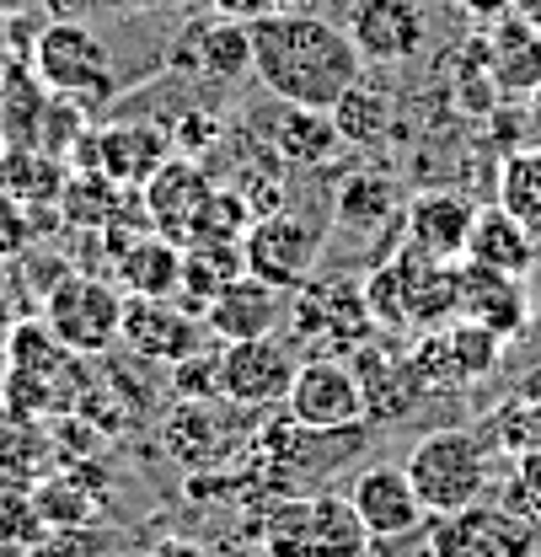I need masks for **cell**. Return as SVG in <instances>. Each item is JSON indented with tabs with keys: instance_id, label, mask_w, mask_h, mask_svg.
<instances>
[{
	"instance_id": "cell-37",
	"label": "cell",
	"mask_w": 541,
	"mask_h": 557,
	"mask_svg": "<svg viewBox=\"0 0 541 557\" xmlns=\"http://www.w3.org/2000/svg\"><path fill=\"white\" fill-rule=\"evenodd\" d=\"M526 108H520V124H526V145H541V86L531 97H520Z\"/></svg>"
},
{
	"instance_id": "cell-5",
	"label": "cell",
	"mask_w": 541,
	"mask_h": 557,
	"mask_svg": "<svg viewBox=\"0 0 541 557\" xmlns=\"http://www.w3.org/2000/svg\"><path fill=\"white\" fill-rule=\"evenodd\" d=\"M44 327L81 359L108 354L124 333V289L91 274H65L44 295Z\"/></svg>"
},
{
	"instance_id": "cell-3",
	"label": "cell",
	"mask_w": 541,
	"mask_h": 557,
	"mask_svg": "<svg viewBox=\"0 0 541 557\" xmlns=\"http://www.w3.org/2000/svg\"><path fill=\"white\" fill-rule=\"evenodd\" d=\"M27 65L33 81L49 91V97H65L81 108H97L108 102L119 86L113 75V54L108 44L81 22V16H49L38 33H33V49H27Z\"/></svg>"
},
{
	"instance_id": "cell-11",
	"label": "cell",
	"mask_w": 541,
	"mask_h": 557,
	"mask_svg": "<svg viewBox=\"0 0 541 557\" xmlns=\"http://www.w3.org/2000/svg\"><path fill=\"white\" fill-rule=\"evenodd\" d=\"M119 344L150 364H183L204 348V317L183 311L161 295H124V333Z\"/></svg>"
},
{
	"instance_id": "cell-26",
	"label": "cell",
	"mask_w": 541,
	"mask_h": 557,
	"mask_svg": "<svg viewBox=\"0 0 541 557\" xmlns=\"http://www.w3.org/2000/svg\"><path fill=\"white\" fill-rule=\"evenodd\" d=\"M499 209H509L541 242V145H515L499 161Z\"/></svg>"
},
{
	"instance_id": "cell-35",
	"label": "cell",
	"mask_w": 541,
	"mask_h": 557,
	"mask_svg": "<svg viewBox=\"0 0 541 557\" xmlns=\"http://www.w3.org/2000/svg\"><path fill=\"white\" fill-rule=\"evenodd\" d=\"M456 5L472 16L477 27H493L499 16H509V11H515V0H456Z\"/></svg>"
},
{
	"instance_id": "cell-16",
	"label": "cell",
	"mask_w": 541,
	"mask_h": 557,
	"mask_svg": "<svg viewBox=\"0 0 541 557\" xmlns=\"http://www.w3.org/2000/svg\"><path fill=\"white\" fill-rule=\"evenodd\" d=\"M269 150L295 166V172H322L333 166L343 150L339 124L328 108H300V102H279L273 97V113H269Z\"/></svg>"
},
{
	"instance_id": "cell-33",
	"label": "cell",
	"mask_w": 541,
	"mask_h": 557,
	"mask_svg": "<svg viewBox=\"0 0 541 557\" xmlns=\"http://www.w3.org/2000/svg\"><path fill=\"white\" fill-rule=\"evenodd\" d=\"M22 209L27 205H16V199L0 194V258H16V252L27 247V236H33L27 220H22Z\"/></svg>"
},
{
	"instance_id": "cell-39",
	"label": "cell",
	"mask_w": 541,
	"mask_h": 557,
	"mask_svg": "<svg viewBox=\"0 0 541 557\" xmlns=\"http://www.w3.org/2000/svg\"><path fill=\"white\" fill-rule=\"evenodd\" d=\"M515 11H520V16H531V22L541 27V0H515Z\"/></svg>"
},
{
	"instance_id": "cell-4",
	"label": "cell",
	"mask_w": 541,
	"mask_h": 557,
	"mask_svg": "<svg viewBox=\"0 0 541 557\" xmlns=\"http://www.w3.org/2000/svg\"><path fill=\"white\" fill-rule=\"evenodd\" d=\"M504 348L509 344L493 338L488 327H477V322H467V317H456V322H445V327L418 333V344L407 348V364H413L423 397H429V392L451 397V392L482 386V381L499 370Z\"/></svg>"
},
{
	"instance_id": "cell-10",
	"label": "cell",
	"mask_w": 541,
	"mask_h": 557,
	"mask_svg": "<svg viewBox=\"0 0 541 557\" xmlns=\"http://www.w3.org/2000/svg\"><path fill=\"white\" fill-rule=\"evenodd\" d=\"M343 33L365 65H407L429 49V11L423 0H354Z\"/></svg>"
},
{
	"instance_id": "cell-32",
	"label": "cell",
	"mask_w": 541,
	"mask_h": 557,
	"mask_svg": "<svg viewBox=\"0 0 541 557\" xmlns=\"http://www.w3.org/2000/svg\"><path fill=\"white\" fill-rule=\"evenodd\" d=\"M27 557H108V536H97L91 525H70V531H44V542Z\"/></svg>"
},
{
	"instance_id": "cell-28",
	"label": "cell",
	"mask_w": 541,
	"mask_h": 557,
	"mask_svg": "<svg viewBox=\"0 0 541 557\" xmlns=\"http://www.w3.org/2000/svg\"><path fill=\"white\" fill-rule=\"evenodd\" d=\"M477 434L488 440V450H504L509 461L541 456V392L537 397H515L509 408H499V413L488 418Z\"/></svg>"
},
{
	"instance_id": "cell-36",
	"label": "cell",
	"mask_w": 541,
	"mask_h": 557,
	"mask_svg": "<svg viewBox=\"0 0 541 557\" xmlns=\"http://www.w3.org/2000/svg\"><path fill=\"white\" fill-rule=\"evenodd\" d=\"M11 295H16V278L0 274V344H5L11 327H16V300H11Z\"/></svg>"
},
{
	"instance_id": "cell-21",
	"label": "cell",
	"mask_w": 541,
	"mask_h": 557,
	"mask_svg": "<svg viewBox=\"0 0 541 557\" xmlns=\"http://www.w3.org/2000/svg\"><path fill=\"white\" fill-rule=\"evenodd\" d=\"M183 65H194L209 81H247L253 75V27L231 16L194 22L183 38Z\"/></svg>"
},
{
	"instance_id": "cell-12",
	"label": "cell",
	"mask_w": 541,
	"mask_h": 557,
	"mask_svg": "<svg viewBox=\"0 0 541 557\" xmlns=\"http://www.w3.org/2000/svg\"><path fill=\"white\" fill-rule=\"evenodd\" d=\"M348 504L359 509V520H365V531L376 536V542H403L413 531H423V504H418V487L407 478V467L397 461H376V467H365L354 487H348Z\"/></svg>"
},
{
	"instance_id": "cell-20",
	"label": "cell",
	"mask_w": 541,
	"mask_h": 557,
	"mask_svg": "<svg viewBox=\"0 0 541 557\" xmlns=\"http://www.w3.org/2000/svg\"><path fill=\"white\" fill-rule=\"evenodd\" d=\"M472 209L462 194H418L403 214V236L407 247L429 252V258H445V263H462V247H467V231H472Z\"/></svg>"
},
{
	"instance_id": "cell-1",
	"label": "cell",
	"mask_w": 541,
	"mask_h": 557,
	"mask_svg": "<svg viewBox=\"0 0 541 557\" xmlns=\"http://www.w3.org/2000/svg\"><path fill=\"white\" fill-rule=\"evenodd\" d=\"M253 75L279 102L333 108L365 75L354 38L322 11H269L253 22Z\"/></svg>"
},
{
	"instance_id": "cell-38",
	"label": "cell",
	"mask_w": 541,
	"mask_h": 557,
	"mask_svg": "<svg viewBox=\"0 0 541 557\" xmlns=\"http://www.w3.org/2000/svg\"><path fill=\"white\" fill-rule=\"evenodd\" d=\"M273 11H322V0H273Z\"/></svg>"
},
{
	"instance_id": "cell-45",
	"label": "cell",
	"mask_w": 541,
	"mask_h": 557,
	"mask_svg": "<svg viewBox=\"0 0 541 557\" xmlns=\"http://www.w3.org/2000/svg\"><path fill=\"white\" fill-rule=\"evenodd\" d=\"M537 274H541V252H537Z\"/></svg>"
},
{
	"instance_id": "cell-17",
	"label": "cell",
	"mask_w": 541,
	"mask_h": 557,
	"mask_svg": "<svg viewBox=\"0 0 541 557\" xmlns=\"http://www.w3.org/2000/svg\"><path fill=\"white\" fill-rule=\"evenodd\" d=\"M482 54H488V75L499 86V97H531L541 86V27L531 16L509 11L493 27H482Z\"/></svg>"
},
{
	"instance_id": "cell-13",
	"label": "cell",
	"mask_w": 541,
	"mask_h": 557,
	"mask_svg": "<svg viewBox=\"0 0 541 557\" xmlns=\"http://www.w3.org/2000/svg\"><path fill=\"white\" fill-rule=\"evenodd\" d=\"M139 194H145V209H150V225H156L161 236H172L177 247H188V231H194L199 209L209 205L214 183H209V172H204L194 156H167V161L139 183Z\"/></svg>"
},
{
	"instance_id": "cell-8",
	"label": "cell",
	"mask_w": 541,
	"mask_h": 557,
	"mask_svg": "<svg viewBox=\"0 0 541 557\" xmlns=\"http://www.w3.org/2000/svg\"><path fill=\"white\" fill-rule=\"evenodd\" d=\"M295 364H300L295 348L284 344L279 333L225 344L220 359H214V392L231 408H273V403H284V392L295 381Z\"/></svg>"
},
{
	"instance_id": "cell-2",
	"label": "cell",
	"mask_w": 541,
	"mask_h": 557,
	"mask_svg": "<svg viewBox=\"0 0 541 557\" xmlns=\"http://www.w3.org/2000/svg\"><path fill=\"white\" fill-rule=\"evenodd\" d=\"M407 478L418 487L423 515H456L488 498L493 487V450L477 429H429L407 450Z\"/></svg>"
},
{
	"instance_id": "cell-14",
	"label": "cell",
	"mask_w": 541,
	"mask_h": 557,
	"mask_svg": "<svg viewBox=\"0 0 541 557\" xmlns=\"http://www.w3.org/2000/svg\"><path fill=\"white\" fill-rule=\"evenodd\" d=\"M462 317L488 327L493 338L515 344L531 333L537 322V306H531V289L526 278L515 274H493V269H477V263H462Z\"/></svg>"
},
{
	"instance_id": "cell-18",
	"label": "cell",
	"mask_w": 541,
	"mask_h": 557,
	"mask_svg": "<svg viewBox=\"0 0 541 557\" xmlns=\"http://www.w3.org/2000/svg\"><path fill=\"white\" fill-rule=\"evenodd\" d=\"M81 156L91 161V172H102V177H113L119 188L124 183H145L167 156H172V139L161 135L156 124H102L91 145L81 139Z\"/></svg>"
},
{
	"instance_id": "cell-25",
	"label": "cell",
	"mask_w": 541,
	"mask_h": 557,
	"mask_svg": "<svg viewBox=\"0 0 541 557\" xmlns=\"http://www.w3.org/2000/svg\"><path fill=\"white\" fill-rule=\"evenodd\" d=\"M328 113H333V124H339V139H343V145H354V150L381 145V139H386V129H392V97H386L381 86H370L365 75H359V81L343 91Z\"/></svg>"
},
{
	"instance_id": "cell-43",
	"label": "cell",
	"mask_w": 541,
	"mask_h": 557,
	"mask_svg": "<svg viewBox=\"0 0 541 557\" xmlns=\"http://www.w3.org/2000/svg\"><path fill=\"white\" fill-rule=\"evenodd\" d=\"M108 5H130V0H108ZM135 5H145V0H135Z\"/></svg>"
},
{
	"instance_id": "cell-29",
	"label": "cell",
	"mask_w": 541,
	"mask_h": 557,
	"mask_svg": "<svg viewBox=\"0 0 541 557\" xmlns=\"http://www.w3.org/2000/svg\"><path fill=\"white\" fill-rule=\"evenodd\" d=\"M44 515H38V498L33 487L5 483L0 487V557H27L44 542Z\"/></svg>"
},
{
	"instance_id": "cell-41",
	"label": "cell",
	"mask_w": 541,
	"mask_h": 557,
	"mask_svg": "<svg viewBox=\"0 0 541 557\" xmlns=\"http://www.w3.org/2000/svg\"><path fill=\"white\" fill-rule=\"evenodd\" d=\"M5 375L11 370H5V348H0V408H5Z\"/></svg>"
},
{
	"instance_id": "cell-24",
	"label": "cell",
	"mask_w": 541,
	"mask_h": 557,
	"mask_svg": "<svg viewBox=\"0 0 541 557\" xmlns=\"http://www.w3.org/2000/svg\"><path fill=\"white\" fill-rule=\"evenodd\" d=\"M60 172H65L60 156H49V150H38V145H5V150H0V194L27 209H38L44 199L60 205V188H65Z\"/></svg>"
},
{
	"instance_id": "cell-30",
	"label": "cell",
	"mask_w": 541,
	"mask_h": 557,
	"mask_svg": "<svg viewBox=\"0 0 541 557\" xmlns=\"http://www.w3.org/2000/svg\"><path fill=\"white\" fill-rule=\"evenodd\" d=\"M60 209H65L70 225L108 231V225H113V214H119V183H113V177H102V172L65 177V188H60Z\"/></svg>"
},
{
	"instance_id": "cell-42",
	"label": "cell",
	"mask_w": 541,
	"mask_h": 557,
	"mask_svg": "<svg viewBox=\"0 0 541 557\" xmlns=\"http://www.w3.org/2000/svg\"><path fill=\"white\" fill-rule=\"evenodd\" d=\"M145 5H199V0H145ZM209 5V0H204Z\"/></svg>"
},
{
	"instance_id": "cell-31",
	"label": "cell",
	"mask_w": 541,
	"mask_h": 557,
	"mask_svg": "<svg viewBox=\"0 0 541 557\" xmlns=\"http://www.w3.org/2000/svg\"><path fill=\"white\" fill-rule=\"evenodd\" d=\"M504 509L520 515L541 536V456H520V461H515V478L504 487Z\"/></svg>"
},
{
	"instance_id": "cell-22",
	"label": "cell",
	"mask_w": 541,
	"mask_h": 557,
	"mask_svg": "<svg viewBox=\"0 0 541 557\" xmlns=\"http://www.w3.org/2000/svg\"><path fill=\"white\" fill-rule=\"evenodd\" d=\"M119 278H124V295L172 300L177 278H183V247L172 236H161V231H145L130 247H119Z\"/></svg>"
},
{
	"instance_id": "cell-23",
	"label": "cell",
	"mask_w": 541,
	"mask_h": 557,
	"mask_svg": "<svg viewBox=\"0 0 541 557\" xmlns=\"http://www.w3.org/2000/svg\"><path fill=\"white\" fill-rule=\"evenodd\" d=\"M306 536H311V557H365L370 553V531L359 520V509L343 493H317L311 515H306Z\"/></svg>"
},
{
	"instance_id": "cell-27",
	"label": "cell",
	"mask_w": 541,
	"mask_h": 557,
	"mask_svg": "<svg viewBox=\"0 0 541 557\" xmlns=\"http://www.w3.org/2000/svg\"><path fill=\"white\" fill-rule=\"evenodd\" d=\"M38 515L49 531H70V525H102V493H91L86 478L60 472V478H38L33 483Z\"/></svg>"
},
{
	"instance_id": "cell-9",
	"label": "cell",
	"mask_w": 541,
	"mask_h": 557,
	"mask_svg": "<svg viewBox=\"0 0 541 557\" xmlns=\"http://www.w3.org/2000/svg\"><path fill=\"white\" fill-rule=\"evenodd\" d=\"M541 536L509 515L504 504H472L456 515H434L429 520V557H520L531 553Z\"/></svg>"
},
{
	"instance_id": "cell-34",
	"label": "cell",
	"mask_w": 541,
	"mask_h": 557,
	"mask_svg": "<svg viewBox=\"0 0 541 557\" xmlns=\"http://www.w3.org/2000/svg\"><path fill=\"white\" fill-rule=\"evenodd\" d=\"M209 11H214V16H231V22H247V27H253V22H263V16L273 11V0H209Z\"/></svg>"
},
{
	"instance_id": "cell-7",
	"label": "cell",
	"mask_w": 541,
	"mask_h": 557,
	"mask_svg": "<svg viewBox=\"0 0 541 557\" xmlns=\"http://www.w3.org/2000/svg\"><path fill=\"white\" fill-rule=\"evenodd\" d=\"M284 408L295 418V429H306V434H343V429H359L365 423V392H359L354 364L322 354V359L295 364V381L284 392Z\"/></svg>"
},
{
	"instance_id": "cell-19",
	"label": "cell",
	"mask_w": 541,
	"mask_h": 557,
	"mask_svg": "<svg viewBox=\"0 0 541 557\" xmlns=\"http://www.w3.org/2000/svg\"><path fill=\"white\" fill-rule=\"evenodd\" d=\"M537 252L541 242L499 205L472 209V231H467V247H462V263H477V269H493V274H515L531 278L537 274Z\"/></svg>"
},
{
	"instance_id": "cell-15",
	"label": "cell",
	"mask_w": 541,
	"mask_h": 557,
	"mask_svg": "<svg viewBox=\"0 0 541 557\" xmlns=\"http://www.w3.org/2000/svg\"><path fill=\"white\" fill-rule=\"evenodd\" d=\"M279 322H284V289H273L253 274H236L231 284H220L214 300L204 306V333L220 344L279 333Z\"/></svg>"
},
{
	"instance_id": "cell-40",
	"label": "cell",
	"mask_w": 541,
	"mask_h": 557,
	"mask_svg": "<svg viewBox=\"0 0 541 557\" xmlns=\"http://www.w3.org/2000/svg\"><path fill=\"white\" fill-rule=\"evenodd\" d=\"M156 557H204V553H199V547H183V542H177V547H161Z\"/></svg>"
},
{
	"instance_id": "cell-6",
	"label": "cell",
	"mask_w": 541,
	"mask_h": 557,
	"mask_svg": "<svg viewBox=\"0 0 541 557\" xmlns=\"http://www.w3.org/2000/svg\"><path fill=\"white\" fill-rule=\"evenodd\" d=\"M317 258H322V225H306L300 214L290 209H273V214H258L242 236V263L247 274L295 295L306 289L311 274H317Z\"/></svg>"
},
{
	"instance_id": "cell-44",
	"label": "cell",
	"mask_w": 541,
	"mask_h": 557,
	"mask_svg": "<svg viewBox=\"0 0 541 557\" xmlns=\"http://www.w3.org/2000/svg\"><path fill=\"white\" fill-rule=\"evenodd\" d=\"M520 557H541V542H537V547H531V553H520Z\"/></svg>"
}]
</instances>
